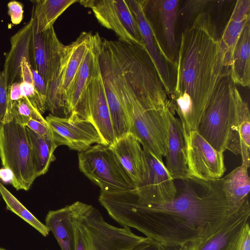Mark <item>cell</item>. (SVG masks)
Listing matches in <instances>:
<instances>
[{"mask_svg":"<svg viewBox=\"0 0 250 250\" xmlns=\"http://www.w3.org/2000/svg\"><path fill=\"white\" fill-rule=\"evenodd\" d=\"M178 181L175 197L165 203L143 202L135 188L118 193L111 204V217L166 247L179 248L214 234L240 211L230 208L221 178Z\"/></svg>","mask_w":250,"mask_h":250,"instance_id":"6da1fadb","label":"cell"},{"mask_svg":"<svg viewBox=\"0 0 250 250\" xmlns=\"http://www.w3.org/2000/svg\"><path fill=\"white\" fill-rule=\"evenodd\" d=\"M178 43L175 86L167 105L186 135L197 130L219 81L230 70L222 65L219 41L204 30L187 29Z\"/></svg>","mask_w":250,"mask_h":250,"instance_id":"7a4b0ae2","label":"cell"},{"mask_svg":"<svg viewBox=\"0 0 250 250\" xmlns=\"http://www.w3.org/2000/svg\"><path fill=\"white\" fill-rule=\"evenodd\" d=\"M9 98L6 113L0 124V158L11 175L17 190L29 189L37 177L26 126L14 119Z\"/></svg>","mask_w":250,"mask_h":250,"instance_id":"3957f363","label":"cell"},{"mask_svg":"<svg viewBox=\"0 0 250 250\" xmlns=\"http://www.w3.org/2000/svg\"><path fill=\"white\" fill-rule=\"evenodd\" d=\"M242 98L229 74L219 81L196 131L215 149L224 152Z\"/></svg>","mask_w":250,"mask_h":250,"instance_id":"277c9868","label":"cell"},{"mask_svg":"<svg viewBox=\"0 0 250 250\" xmlns=\"http://www.w3.org/2000/svg\"><path fill=\"white\" fill-rule=\"evenodd\" d=\"M78 164L80 170L101 191L119 192L135 188L108 146L97 144L79 152Z\"/></svg>","mask_w":250,"mask_h":250,"instance_id":"5b68a950","label":"cell"},{"mask_svg":"<svg viewBox=\"0 0 250 250\" xmlns=\"http://www.w3.org/2000/svg\"><path fill=\"white\" fill-rule=\"evenodd\" d=\"M236 1L234 0H179L176 35L180 32V35L187 29L196 28L204 30L219 41Z\"/></svg>","mask_w":250,"mask_h":250,"instance_id":"8992f818","label":"cell"},{"mask_svg":"<svg viewBox=\"0 0 250 250\" xmlns=\"http://www.w3.org/2000/svg\"><path fill=\"white\" fill-rule=\"evenodd\" d=\"M75 203L73 218L84 228L91 250H127L145 237L134 234L128 227L109 224L91 205L80 201Z\"/></svg>","mask_w":250,"mask_h":250,"instance_id":"52a82bcc","label":"cell"},{"mask_svg":"<svg viewBox=\"0 0 250 250\" xmlns=\"http://www.w3.org/2000/svg\"><path fill=\"white\" fill-rule=\"evenodd\" d=\"M99 55L95 60L91 76L80 101L71 113L91 121L105 145L109 146L114 144L116 139L105 93Z\"/></svg>","mask_w":250,"mask_h":250,"instance_id":"ba28073f","label":"cell"},{"mask_svg":"<svg viewBox=\"0 0 250 250\" xmlns=\"http://www.w3.org/2000/svg\"><path fill=\"white\" fill-rule=\"evenodd\" d=\"M129 120L130 133L142 147L148 149L161 160L166 155L167 128L161 110H146L137 102L118 98Z\"/></svg>","mask_w":250,"mask_h":250,"instance_id":"9c48e42d","label":"cell"},{"mask_svg":"<svg viewBox=\"0 0 250 250\" xmlns=\"http://www.w3.org/2000/svg\"><path fill=\"white\" fill-rule=\"evenodd\" d=\"M145 17L161 52L176 64L178 42L176 37L178 0H140Z\"/></svg>","mask_w":250,"mask_h":250,"instance_id":"30bf717a","label":"cell"},{"mask_svg":"<svg viewBox=\"0 0 250 250\" xmlns=\"http://www.w3.org/2000/svg\"><path fill=\"white\" fill-rule=\"evenodd\" d=\"M79 2L83 6L91 8L98 22L114 31L120 42L145 46L137 21L127 0H87Z\"/></svg>","mask_w":250,"mask_h":250,"instance_id":"8fae6325","label":"cell"},{"mask_svg":"<svg viewBox=\"0 0 250 250\" xmlns=\"http://www.w3.org/2000/svg\"><path fill=\"white\" fill-rule=\"evenodd\" d=\"M184 137L186 164L190 177L204 181L223 177L226 171L224 152L215 149L196 130Z\"/></svg>","mask_w":250,"mask_h":250,"instance_id":"7c38bea8","label":"cell"},{"mask_svg":"<svg viewBox=\"0 0 250 250\" xmlns=\"http://www.w3.org/2000/svg\"><path fill=\"white\" fill-rule=\"evenodd\" d=\"M45 120L58 146L65 145L80 152L95 145L105 146L93 123L74 113L66 118L49 114Z\"/></svg>","mask_w":250,"mask_h":250,"instance_id":"4fadbf2b","label":"cell"},{"mask_svg":"<svg viewBox=\"0 0 250 250\" xmlns=\"http://www.w3.org/2000/svg\"><path fill=\"white\" fill-rule=\"evenodd\" d=\"M145 173L142 183L135 187L140 201L150 204L168 202L176 196L175 180L167 169L163 160L143 147Z\"/></svg>","mask_w":250,"mask_h":250,"instance_id":"5bb4252c","label":"cell"},{"mask_svg":"<svg viewBox=\"0 0 250 250\" xmlns=\"http://www.w3.org/2000/svg\"><path fill=\"white\" fill-rule=\"evenodd\" d=\"M127 2L137 21L145 48L156 67L169 98L174 91L176 64L170 62L161 52L145 17L140 0H127Z\"/></svg>","mask_w":250,"mask_h":250,"instance_id":"9a60e30c","label":"cell"},{"mask_svg":"<svg viewBox=\"0 0 250 250\" xmlns=\"http://www.w3.org/2000/svg\"><path fill=\"white\" fill-rule=\"evenodd\" d=\"M167 128L165 165L175 180L190 178L186 164L185 140L179 118L168 107L163 109Z\"/></svg>","mask_w":250,"mask_h":250,"instance_id":"2e32d148","label":"cell"},{"mask_svg":"<svg viewBox=\"0 0 250 250\" xmlns=\"http://www.w3.org/2000/svg\"><path fill=\"white\" fill-rule=\"evenodd\" d=\"M250 208L236 214L221 229L201 240L187 243L176 250H234L238 234L249 222Z\"/></svg>","mask_w":250,"mask_h":250,"instance_id":"e0dca14e","label":"cell"},{"mask_svg":"<svg viewBox=\"0 0 250 250\" xmlns=\"http://www.w3.org/2000/svg\"><path fill=\"white\" fill-rule=\"evenodd\" d=\"M32 28L30 19L10 39V48L6 54L2 70L8 89L13 83H21L22 61L30 62Z\"/></svg>","mask_w":250,"mask_h":250,"instance_id":"ac0fdd59","label":"cell"},{"mask_svg":"<svg viewBox=\"0 0 250 250\" xmlns=\"http://www.w3.org/2000/svg\"><path fill=\"white\" fill-rule=\"evenodd\" d=\"M141 145L129 132L109 146L135 187L142 183L145 173L144 151Z\"/></svg>","mask_w":250,"mask_h":250,"instance_id":"d6986e66","label":"cell"},{"mask_svg":"<svg viewBox=\"0 0 250 250\" xmlns=\"http://www.w3.org/2000/svg\"><path fill=\"white\" fill-rule=\"evenodd\" d=\"M250 21V0H237L221 39L219 49L223 66L230 70L234 47L245 25Z\"/></svg>","mask_w":250,"mask_h":250,"instance_id":"ffe728a7","label":"cell"},{"mask_svg":"<svg viewBox=\"0 0 250 250\" xmlns=\"http://www.w3.org/2000/svg\"><path fill=\"white\" fill-rule=\"evenodd\" d=\"M226 150L242 158V164L250 165V114L249 105L243 98L228 138Z\"/></svg>","mask_w":250,"mask_h":250,"instance_id":"44dd1931","label":"cell"},{"mask_svg":"<svg viewBox=\"0 0 250 250\" xmlns=\"http://www.w3.org/2000/svg\"><path fill=\"white\" fill-rule=\"evenodd\" d=\"M249 168L242 164L221 178L222 189L230 208L235 212L250 207Z\"/></svg>","mask_w":250,"mask_h":250,"instance_id":"7402d4cb","label":"cell"},{"mask_svg":"<svg viewBox=\"0 0 250 250\" xmlns=\"http://www.w3.org/2000/svg\"><path fill=\"white\" fill-rule=\"evenodd\" d=\"M94 38L95 33L91 31L83 32L75 41L68 45V54L64 70L62 94L69 112L66 100L67 94Z\"/></svg>","mask_w":250,"mask_h":250,"instance_id":"603a6c76","label":"cell"},{"mask_svg":"<svg viewBox=\"0 0 250 250\" xmlns=\"http://www.w3.org/2000/svg\"><path fill=\"white\" fill-rule=\"evenodd\" d=\"M75 202L62 208L50 210L45 217V225L53 233L62 250H74L75 232L73 216Z\"/></svg>","mask_w":250,"mask_h":250,"instance_id":"cb8c5ba5","label":"cell"},{"mask_svg":"<svg viewBox=\"0 0 250 250\" xmlns=\"http://www.w3.org/2000/svg\"><path fill=\"white\" fill-rule=\"evenodd\" d=\"M230 77L235 84L250 85V21L244 27L234 47Z\"/></svg>","mask_w":250,"mask_h":250,"instance_id":"d4e9b609","label":"cell"},{"mask_svg":"<svg viewBox=\"0 0 250 250\" xmlns=\"http://www.w3.org/2000/svg\"><path fill=\"white\" fill-rule=\"evenodd\" d=\"M101 42L99 34L95 33L92 46L86 54L67 96V104L70 114L78 105L89 82L95 60L100 53Z\"/></svg>","mask_w":250,"mask_h":250,"instance_id":"484cf974","label":"cell"},{"mask_svg":"<svg viewBox=\"0 0 250 250\" xmlns=\"http://www.w3.org/2000/svg\"><path fill=\"white\" fill-rule=\"evenodd\" d=\"M31 19L37 33L44 32L53 27L57 19L77 0H36L32 1Z\"/></svg>","mask_w":250,"mask_h":250,"instance_id":"4316f807","label":"cell"},{"mask_svg":"<svg viewBox=\"0 0 250 250\" xmlns=\"http://www.w3.org/2000/svg\"><path fill=\"white\" fill-rule=\"evenodd\" d=\"M34 169L37 177L45 174L55 160L54 151L58 147L52 138L39 135L26 126Z\"/></svg>","mask_w":250,"mask_h":250,"instance_id":"83f0119b","label":"cell"},{"mask_svg":"<svg viewBox=\"0 0 250 250\" xmlns=\"http://www.w3.org/2000/svg\"><path fill=\"white\" fill-rule=\"evenodd\" d=\"M50 29L37 33L32 25L30 45L31 66L42 76L45 83L49 54Z\"/></svg>","mask_w":250,"mask_h":250,"instance_id":"f1b7e54d","label":"cell"},{"mask_svg":"<svg viewBox=\"0 0 250 250\" xmlns=\"http://www.w3.org/2000/svg\"><path fill=\"white\" fill-rule=\"evenodd\" d=\"M0 194L7 209L19 216L43 236L48 235L50 230L46 225L31 213L0 182Z\"/></svg>","mask_w":250,"mask_h":250,"instance_id":"f546056e","label":"cell"},{"mask_svg":"<svg viewBox=\"0 0 250 250\" xmlns=\"http://www.w3.org/2000/svg\"><path fill=\"white\" fill-rule=\"evenodd\" d=\"M11 103L13 116L18 124L25 126L28 121L31 119L43 124H48L45 119L25 98L22 97Z\"/></svg>","mask_w":250,"mask_h":250,"instance_id":"4dcf8cb0","label":"cell"},{"mask_svg":"<svg viewBox=\"0 0 250 250\" xmlns=\"http://www.w3.org/2000/svg\"><path fill=\"white\" fill-rule=\"evenodd\" d=\"M21 83L22 97L25 98L40 114H44L46 111V96L41 94L32 83L25 82Z\"/></svg>","mask_w":250,"mask_h":250,"instance_id":"1f68e13d","label":"cell"},{"mask_svg":"<svg viewBox=\"0 0 250 250\" xmlns=\"http://www.w3.org/2000/svg\"><path fill=\"white\" fill-rule=\"evenodd\" d=\"M75 232L74 250H91L87 232L83 226L73 218Z\"/></svg>","mask_w":250,"mask_h":250,"instance_id":"d6a6232c","label":"cell"},{"mask_svg":"<svg viewBox=\"0 0 250 250\" xmlns=\"http://www.w3.org/2000/svg\"><path fill=\"white\" fill-rule=\"evenodd\" d=\"M9 99V90L2 71H0V124L6 113Z\"/></svg>","mask_w":250,"mask_h":250,"instance_id":"836d02e7","label":"cell"},{"mask_svg":"<svg viewBox=\"0 0 250 250\" xmlns=\"http://www.w3.org/2000/svg\"><path fill=\"white\" fill-rule=\"evenodd\" d=\"M177 248H167L146 237L127 250H176Z\"/></svg>","mask_w":250,"mask_h":250,"instance_id":"e575fe53","label":"cell"},{"mask_svg":"<svg viewBox=\"0 0 250 250\" xmlns=\"http://www.w3.org/2000/svg\"><path fill=\"white\" fill-rule=\"evenodd\" d=\"M234 250H250V228L249 222L240 230L236 240Z\"/></svg>","mask_w":250,"mask_h":250,"instance_id":"d590c367","label":"cell"},{"mask_svg":"<svg viewBox=\"0 0 250 250\" xmlns=\"http://www.w3.org/2000/svg\"><path fill=\"white\" fill-rule=\"evenodd\" d=\"M8 14L11 21L14 25L20 24L23 20V4L18 1L12 0L7 4Z\"/></svg>","mask_w":250,"mask_h":250,"instance_id":"8d00e7d4","label":"cell"},{"mask_svg":"<svg viewBox=\"0 0 250 250\" xmlns=\"http://www.w3.org/2000/svg\"><path fill=\"white\" fill-rule=\"evenodd\" d=\"M25 126L40 136L52 138L51 131L48 124H43L31 119L28 121Z\"/></svg>","mask_w":250,"mask_h":250,"instance_id":"74e56055","label":"cell"},{"mask_svg":"<svg viewBox=\"0 0 250 250\" xmlns=\"http://www.w3.org/2000/svg\"><path fill=\"white\" fill-rule=\"evenodd\" d=\"M31 71L34 86L41 94L46 96L47 92L46 83L42 76L32 67Z\"/></svg>","mask_w":250,"mask_h":250,"instance_id":"f35d334b","label":"cell"},{"mask_svg":"<svg viewBox=\"0 0 250 250\" xmlns=\"http://www.w3.org/2000/svg\"><path fill=\"white\" fill-rule=\"evenodd\" d=\"M8 90L9 98L12 102L22 98L21 83H13L9 88Z\"/></svg>","mask_w":250,"mask_h":250,"instance_id":"ab89813d","label":"cell"},{"mask_svg":"<svg viewBox=\"0 0 250 250\" xmlns=\"http://www.w3.org/2000/svg\"><path fill=\"white\" fill-rule=\"evenodd\" d=\"M0 250H7L2 248H0Z\"/></svg>","mask_w":250,"mask_h":250,"instance_id":"60d3db41","label":"cell"},{"mask_svg":"<svg viewBox=\"0 0 250 250\" xmlns=\"http://www.w3.org/2000/svg\"></svg>","mask_w":250,"mask_h":250,"instance_id":"b9f144b4","label":"cell"}]
</instances>
